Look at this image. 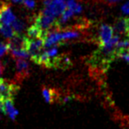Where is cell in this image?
Instances as JSON below:
<instances>
[{
	"mask_svg": "<svg viewBox=\"0 0 129 129\" xmlns=\"http://www.w3.org/2000/svg\"><path fill=\"white\" fill-rule=\"evenodd\" d=\"M12 27L16 33H21L25 29V24L22 21L19 19H15L12 23Z\"/></svg>",
	"mask_w": 129,
	"mask_h": 129,
	"instance_id": "9a60e30c",
	"label": "cell"
},
{
	"mask_svg": "<svg viewBox=\"0 0 129 129\" xmlns=\"http://www.w3.org/2000/svg\"><path fill=\"white\" fill-rule=\"evenodd\" d=\"M8 51H9L8 44H6L4 42H0V57L3 56Z\"/></svg>",
	"mask_w": 129,
	"mask_h": 129,
	"instance_id": "2e32d148",
	"label": "cell"
},
{
	"mask_svg": "<svg viewBox=\"0 0 129 129\" xmlns=\"http://www.w3.org/2000/svg\"><path fill=\"white\" fill-rule=\"evenodd\" d=\"M45 48V40L36 38V39H30L28 43L27 51L30 56L31 60L38 64L39 59L42 52Z\"/></svg>",
	"mask_w": 129,
	"mask_h": 129,
	"instance_id": "7a4b0ae2",
	"label": "cell"
},
{
	"mask_svg": "<svg viewBox=\"0 0 129 129\" xmlns=\"http://www.w3.org/2000/svg\"><path fill=\"white\" fill-rule=\"evenodd\" d=\"M113 35H114V28L111 26L107 24L101 25L99 28L98 36L96 39V42L99 45V47L105 45L108 43L113 37Z\"/></svg>",
	"mask_w": 129,
	"mask_h": 129,
	"instance_id": "5b68a950",
	"label": "cell"
},
{
	"mask_svg": "<svg viewBox=\"0 0 129 129\" xmlns=\"http://www.w3.org/2000/svg\"><path fill=\"white\" fill-rule=\"evenodd\" d=\"M66 4H67V7L69 9H71L74 13H80L81 10H82L81 5L79 3L75 1V0H67Z\"/></svg>",
	"mask_w": 129,
	"mask_h": 129,
	"instance_id": "5bb4252c",
	"label": "cell"
},
{
	"mask_svg": "<svg viewBox=\"0 0 129 129\" xmlns=\"http://www.w3.org/2000/svg\"><path fill=\"white\" fill-rule=\"evenodd\" d=\"M18 90L19 87L17 85L0 78V99L1 100L9 98L13 99L14 96L17 94Z\"/></svg>",
	"mask_w": 129,
	"mask_h": 129,
	"instance_id": "3957f363",
	"label": "cell"
},
{
	"mask_svg": "<svg viewBox=\"0 0 129 129\" xmlns=\"http://www.w3.org/2000/svg\"><path fill=\"white\" fill-rule=\"evenodd\" d=\"M45 8L42 12L45 15L59 17L67 8L65 0H43Z\"/></svg>",
	"mask_w": 129,
	"mask_h": 129,
	"instance_id": "6da1fadb",
	"label": "cell"
},
{
	"mask_svg": "<svg viewBox=\"0 0 129 129\" xmlns=\"http://www.w3.org/2000/svg\"><path fill=\"white\" fill-rule=\"evenodd\" d=\"M3 72H4V67H3L1 62H0V78H1V76H2V74H3Z\"/></svg>",
	"mask_w": 129,
	"mask_h": 129,
	"instance_id": "603a6c76",
	"label": "cell"
},
{
	"mask_svg": "<svg viewBox=\"0 0 129 129\" xmlns=\"http://www.w3.org/2000/svg\"><path fill=\"white\" fill-rule=\"evenodd\" d=\"M29 37L23 36L21 33H16L12 38L9 39L8 47L11 49H26L27 50Z\"/></svg>",
	"mask_w": 129,
	"mask_h": 129,
	"instance_id": "277c9868",
	"label": "cell"
},
{
	"mask_svg": "<svg viewBox=\"0 0 129 129\" xmlns=\"http://www.w3.org/2000/svg\"><path fill=\"white\" fill-rule=\"evenodd\" d=\"M128 53H129V49H128Z\"/></svg>",
	"mask_w": 129,
	"mask_h": 129,
	"instance_id": "4316f807",
	"label": "cell"
},
{
	"mask_svg": "<svg viewBox=\"0 0 129 129\" xmlns=\"http://www.w3.org/2000/svg\"><path fill=\"white\" fill-rule=\"evenodd\" d=\"M12 2L14 4H21V3H23V0H12Z\"/></svg>",
	"mask_w": 129,
	"mask_h": 129,
	"instance_id": "cb8c5ba5",
	"label": "cell"
},
{
	"mask_svg": "<svg viewBox=\"0 0 129 129\" xmlns=\"http://www.w3.org/2000/svg\"><path fill=\"white\" fill-rule=\"evenodd\" d=\"M27 35L30 39H36L40 38L43 40H45L46 37L48 36L49 31L46 30H43L39 26H37L36 24L30 26V27L28 28Z\"/></svg>",
	"mask_w": 129,
	"mask_h": 129,
	"instance_id": "ba28073f",
	"label": "cell"
},
{
	"mask_svg": "<svg viewBox=\"0 0 129 129\" xmlns=\"http://www.w3.org/2000/svg\"><path fill=\"white\" fill-rule=\"evenodd\" d=\"M22 4L25 5V7L28 9H33L36 7V2L34 0H23Z\"/></svg>",
	"mask_w": 129,
	"mask_h": 129,
	"instance_id": "e0dca14e",
	"label": "cell"
},
{
	"mask_svg": "<svg viewBox=\"0 0 129 129\" xmlns=\"http://www.w3.org/2000/svg\"><path fill=\"white\" fill-rule=\"evenodd\" d=\"M4 114H7L12 120H15L16 117L18 115V110L15 108L13 99L9 98L4 100Z\"/></svg>",
	"mask_w": 129,
	"mask_h": 129,
	"instance_id": "9c48e42d",
	"label": "cell"
},
{
	"mask_svg": "<svg viewBox=\"0 0 129 129\" xmlns=\"http://www.w3.org/2000/svg\"><path fill=\"white\" fill-rule=\"evenodd\" d=\"M5 4L4 2H1L0 1V12H1V9H2V8H3V6H4V4Z\"/></svg>",
	"mask_w": 129,
	"mask_h": 129,
	"instance_id": "d4e9b609",
	"label": "cell"
},
{
	"mask_svg": "<svg viewBox=\"0 0 129 129\" xmlns=\"http://www.w3.org/2000/svg\"><path fill=\"white\" fill-rule=\"evenodd\" d=\"M120 1L121 0H105V3L109 6H113V5L117 4L118 3H119Z\"/></svg>",
	"mask_w": 129,
	"mask_h": 129,
	"instance_id": "ffe728a7",
	"label": "cell"
},
{
	"mask_svg": "<svg viewBox=\"0 0 129 129\" xmlns=\"http://www.w3.org/2000/svg\"><path fill=\"white\" fill-rule=\"evenodd\" d=\"M0 26H1V23H0Z\"/></svg>",
	"mask_w": 129,
	"mask_h": 129,
	"instance_id": "484cf974",
	"label": "cell"
},
{
	"mask_svg": "<svg viewBox=\"0 0 129 129\" xmlns=\"http://www.w3.org/2000/svg\"><path fill=\"white\" fill-rule=\"evenodd\" d=\"M122 12H123L124 14H129V1L126 3L122 7Z\"/></svg>",
	"mask_w": 129,
	"mask_h": 129,
	"instance_id": "ac0fdd59",
	"label": "cell"
},
{
	"mask_svg": "<svg viewBox=\"0 0 129 129\" xmlns=\"http://www.w3.org/2000/svg\"><path fill=\"white\" fill-rule=\"evenodd\" d=\"M72 100V96L71 95H66L63 97V99H62V104H66L68 103V101H70Z\"/></svg>",
	"mask_w": 129,
	"mask_h": 129,
	"instance_id": "44dd1931",
	"label": "cell"
},
{
	"mask_svg": "<svg viewBox=\"0 0 129 129\" xmlns=\"http://www.w3.org/2000/svg\"><path fill=\"white\" fill-rule=\"evenodd\" d=\"M118 57L122 58V59H124L126 62H127L128 63H129V53L128 52H124V53H121V54L119 55Z\"/></svg>",
	"mask_w": 129,
	"mask_h": 129,
	"instance_id": "d6986e66",
	"label": "cell"
},
{
	"mask_svg": "<svg viewBox=\"0 0 129 129\" xmlns=\"http://www.w3.org/2000/svg\"><path fill=\"white\" fill-rule=\"evenodd\" d=\"M16 68H17V79L22 81L30 75V65L25 58L16 59Z\"/></svg>",
	"mask_w": 129,
	"mask_h": 129,
	"instance_id": "8992f818",
	"label": "cell"
},
{
	"mask_svg": "<svg viewBox=\"0 0 129 129\" xmlns=\"http://www.w3.org/2000/svg\"><path fill=\"white\" fill-rule=\"evenodd\" d=\"M11 52V55L15 59L17 58H25L26 59L30 57L29 53L26 49H11L9 50Z\"/></svg>",
	"mask_w": 129,
	"mask_h": 129,
	"instance_id": "4fadbf2b",
	"label": "cell"
},
{
	"mask_svg": "<svg viewBox=\"0 0 129 129\" xmlns=\"http://www.w3.org/2000/svg\"><path fill=\"white\" fill-rule=\"evenodd\" d=\"M0 32L7 39H10L16 34L12 27L7 24H3L0 26Z\"/></svg>",
	"mask_w": 129,
	"mask_h": 129,
	"instance_id": "7c38bea8",
	"label": "cell"
},
{
	"mask_svg": "<svg viewBox=\"0 0 129 129\" xmlns=\"http://www.w3.org/2000/svg\"><path fill=\"white\" fill-rule=\"evenodd\" d=\"M126 36L129 38V17H127V33H126Z\"/></svg>",
	"mask_w": 129,
	"mask_h": 129,
	"instance_id": "7402d4cb",
	"label": "cell"
},
{
	"mask_svg": "<svg viewBox=\"0 0 129 129\" xmlns=\"http://www.w3.org/2000/svg\"><path fill=\"white\" fill-rule=\"evenodd\" d=\"M55 90L51 89V88H47V87H44L42 90V95L45 100L47 103H52L53 100H54V97H55Z\"/></svg>",
	"mask_w": 129,
	"mask_h": 129,
	"instance_id": "8fae6325",
	"label": "cell"
},
{
	"mask_svg": "<svg viewBox=\"0 0 129 129\" xmlns=\"http://www.w3.org/2000/svg\"><path fill=\"white\" fill-rule=\"evenodd\" d=\"M114 31L115 33L121 36L127 33V17H119L115 21L114 25Z\"/></svg>",
	"mask_w": 129,
	"mask_h": 129,
	"instance_id": "30bf717a",
	"label": "cell"
},
{
	"mask_svg": "<svg viewBox=\"0 0 129 129\" xmlns=\"http://www.w3.org/2000/svg\"><path fill=\"white\" fill-rule=\"evenodd\" d=\"M15 19L16 17L14 13L11 10L9 5L5 3L1 9V12H0V22H2L3 24L10 25Z\"/></svg>",
	"mask_w": 129,
	"mask_h": 129,
	"instance_id": "52a82bcc",
	"label": "cell"
}]
</instances>
